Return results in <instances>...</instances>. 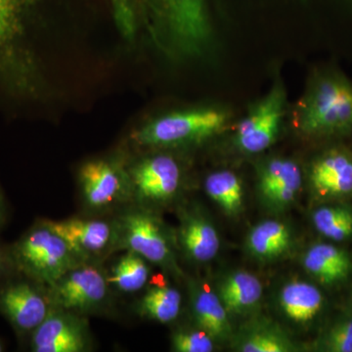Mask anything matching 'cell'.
Wrapping results in <instances>:
<instances>
[{
    "label": "cell",
    "mask_w": 352,
    "mask_h": 352,
    "mask_svg": "<svg viewBox=\"0 0 352 352\" xmlns=\"http://www.w3.org/2000/svg\"><path fill=\"white\" fill-rule=\"evenodd\" d=\"M122 231L126 247L152 263L164 264L170 258L168 242L156 220L144 212H135L122 219Z\"/></svg>",
    "instance_id": "obj_8"
},
{
    "label": "cell",
    "mask_w": 352,
    "mask_h": 352,
    "mask_svg": "<svg viewBox=\"0 0 352 352\" xmlns=\"http://www.w3.org/2000/svg\"><path fill=\"white\" fill-rule=\"evenodd\" d=\"M3 220H4L3 199H2L1 191H0V227H1L2 223H3Z\"/></svg>",
    "instance_id": "obj_31"
},
{
    "label": "cell",
    "mask_w": 352,
    "mask_h": 352,
    "mask_svg": "<svg viewBox=\"0 0 352 352\" xmlns=\"http://www.w3.org/2000/svg\"><path fill=\"white\" fill-rule=\"evenodd\" d=\"M85 346L82 324L66 315L50 312L32 333L31 347L34 352H80L85 351Z\"/></svg>",
    "instance_id": "obj_9"
},
{
    "label": "cell",
    "mask_w": 352,
    "mask_h": 352,
    "mask_svg": "<svg viewBox=\"0 0 352 352\" xmlns=\"http://www.w3.org/2000/svg\"><path fill=\"white\" fill-rule=\"evenodd\" d=\"M289 230L283 223L268 220L252 229L248 245L256 256L270 258L283 254L289 248Z\"/></svg>",
    "instance_id": "obj_17"
},
{
    "label": "cell",
    "mask_w": 352,
    "mask_h": 352,
    "mask_svg": "<svg viewBox=\"0 0 352 352\" xmlns=\"http://www.w3.org/2000/svg\"><path fill=\"white\" fill-rule=\"evenodd\" d=\"M18 273L52 286L75 266L68 245L47 224H38L10 248Z\"/></svg>",
    "instance_id": "obj_1"
},
{
    "label": "cell",
    "mask_w": 352,
    "mask_h": 352,
    "mask_svg": "<svg viewBox=\"0 0 352 352\" xmlns=\"http://www.w3.org/2000/svg\"><path fill=\"white\" fill-rule=\"evenodd\" d=\"M302 184V173L300 168L291 161H286L281 175L274 183L272 188L265 194L266 198L276 205H286L298 193Z\"/></svg>",
    "instance_id": "obj_22"
},
{
    "label": "cell",
    "mask_w": 352,
    "mask_h": 352,
    "mask_svg": "<svg viewBox=\"0 0 352 352\" xmlns=\"http://www.w3.org/2000/svg\"><path fill=\"white\" fill-rule=\"evenodd\" d=\"M148 278L149 268L144 261L138 254L131 252L127 256L120 258L117 265L113 268L110 282L120 291L131 293L143 288Z\"/></svg>",
    "instance_id": "obj_20"
},
{
    "label": "cell",
    "mask_w": 352,
    "mask_h": 352,
    "mask_svg": "<svg viewBox=\"0 0 352 352\" xmlns=\"http://www.w3.org/2000/svg\"><path fill=\"white\" fill-rule=\"evenodd\" d=\"M175 351L179 352H210L214 351L212 337L205 331L176 333L173 339Z\"/></svg>",
    "instance_id": "obj_23"
},
{
    "label": "cell",
    "mask_w": 352,
    "mask_h": 352,
    "mask_svg": "<svg viewBox=\"0 0 352 352\" xmlns=\"http://www.w3.org/2000/svg\"><path fill=\"white\" fill-rule=\"evenodd\" d=\"M300 124L310 133L349 129L352 126V87L337 78L317 83L303 101Z\"/></svg>",
    "instance_id": "obj_2"
},
{
    "label": "cell",
    "mask_w": 352,
    "mask_h": 352,
    "mask_svg": "<svg viewBox=\"0 0 352 352\" xmlns=\"http://www.w3.org/2000/svg\"><path fill=\"white\" fill-rule=\"evenodd\" d=\"M0 314L24 335L34 332L50 311L45 298L34 284L10 280L0 285Z\"/></svg>",
    "instance_id": "obj_4"
},
{
    "label": "cell",
    "mask_w": 352,
    "mask_h": 352,
    "mask_svg": "<svg viewBox=\"0 0 352 352\" xmlns=\"http://www.w3.org/2000/svg\"><path fill=\"white\" fill-rule=\"evenodd\" d=\"M226 122V113L214 109L189 111L164 116L136 133L141 144L175 145L208 138Z\"/></svg>",
    "instance_id": "obj_3"
},
{
    "label": "cell",
    "mask_w": 352,
    "mask_h": 352,
    "mask_svg": "<svg viewBox=\"0 0 352 352\" xmlns=\"http://www.w3.org/2000/svg\"><path fill=\"white\" fill-rule=\"evenodd\" d=\"M351 163V160L346 155L338 154V153L329 155L315 164L314 170H312V182L314 185L318 184L323 180L327 179L330 176L339 173Z\"/></svg>",
    "instance_id": "obj_27"
},
{
    "label": "cell",
    "mask_w": 352,
    "mask_h": 352,
    "mask_svg": "<svg viewBox=\"0 0 352 352\" xmlns=\"http://www.w3.org/2000/svg\"><path fill=\"white\" fill-rule=\"evenodd\" d=\"M206 191L227 214H236L242 207V184L238 176L231 171H217L208 176Z\"/></svg>",
    "instance_id": "obj_18"
},
{
    "label": "cell",
    "mask_w": 352,
    "mask_h": 352,
    "mask_svg": "<svg viewBox=\"0 0 352 352\" xmlns=\"http://www.w3.org/2000/svg\"><path fill=\"white\" fill-rule=\"evenodd\" d=\"M310 251L327 261L333 267L349 275V270H351V261L346 252L342 250L337 249L331 245L319 244L314 245Z\"/></svg>",
    "instance_id": "obj_29"
},
{
    "label": "cell",
    "mask_w": 352,
    "mask_h": 352,
    "mask_svg": "<svg viewBox=\"0 0 352 352\" xmlns=\"http://www.w3.org/2000/svg\"><path fill=\"white\" fill-rule=\"evenodd\" d=\"M284 98L281 87L273 88L241 122L237 131V144L243 151L259 153L274 142L283 117Z\"/></svg>",
    "instance_id": "obj_5"
},
{
    "label": "cell",
    "mask_w": 352,
    "mask_h": 352,
    "mask_svg": "<svg viewBox=\"0 0 352 352\" xmlns=\"http://www.w3.org/2000/svg\"><path fill=\"white\" fill-rule=\"evenodd\" d=\"M180 179L179 166L168 156L146 159L134 168L132 173L139 200L155 203L173 198L179 188Z\"/></svg>",
    "instance_id": "obj_7"
},
{
    "label": "cell",
    "mask_w": 352,
    "mask_h": 352,
    "mask_svg": "<svg viewBox=\"0 0 352 352\" xmlns=\"http://www.w3.org/2000/svg\"><path fill=\"white\" fill-rule=\"evenodd\" d=\"M244 352H285L289 346L281 338L271 333H258L252 335L242 346Z\"/></svg>",
    "instance_id": "obj_25"
},
{
    "label": "cell",
    "mask_w": 352,
    "mask_h": 352,
    "mask_svg": "<svg viewBox=\"0 0 352 352\" xmlns=\"http://www.w3.org/2000/svg\"><path fill=\"white\" fill-rule=\"evenodd\" d=\"M263 295L261 281L247 272L234 273L220 288V300L226 311L242 312L254 307Z\"/></svg>",
    "instance_id": "obj_13"
},
{
    "label": "cell",
    "mask_w": 352,
    "mask_h": 352,
    "mask_svg": "<svg viewBox=\"0 0 352 352\" xmlns=\"http://www.w3.org/2000/svg\"><path fill=\"white\" fill-rule=\"evenodd\" d=\"M46 224L68 245L74 256L87 258L105 250L113 239V229L100 220L67 219Z\"/></svg>",
    "instance_id": "obj_10"
},
{
    "label": "cell",
    "mask_w": 352,
    "mask_h": 352,
    "mask_svg": "<svg viewBox=\"0 0 352 352\" xmlns=\"http://www.w3.org/2000/svg\"><path fill=\"white\" fill-rule=\"evenodd\" d=\"M324 195H342L352 191V162L339 173L314 185Z\"/></svg>",
    "instance_id": "obj_26"
},
{
    "label": "cell",
    "mask_w": 352,
    "mask_h": 352,
    "mask_svg": "<svg viewBox=\"0 0 352 352\" xmlns=\"http://www.w3.org/2000/svg\"><path fill=\"white\" fill-rule=\"evenodd\" d=\"M83 194L89 206L106 207L119 201L124 194V182L120 171L107 162H90L80 171Z\"/></svg>",
    "instance_id": "obj_11"
},
{
    "label": "cell",
    "mask_w": 352,
    "mask_h": 352,
    "mask_svg": "<svg viewBox=\"0 0 352 352\" xmlns=\"http://www.w3.org/2000/svg\"><path fill=\"white\" fill-rule=\"evenodd\" d=\"M193 310L198 323L212 338H224L230 332L223 303L212 292L197 289L193 295Z\"/></svg>",
    "instance_id": "obj_16"
},
{
    "label": "cell",
    "mask_w": 352,
    "mask_h": 352,
    "mask_svg": "<svg viewBox=\"0 0 352 352\" xmlns=\"http://www.w3.org/2000/svg\"><path fill=\"white\" fill-rule=\"evenodd\" d=\"M51 287L54 302L65 309L96 307L107 294L105 278L94 267L73 268Z\"/></svg>",
    "instance_id": "obj_6"
},
{
    "label": "cell",
    "mask_w": 352,
    "mask_h": 352,
    "mask_svg": "<svg viewBox=\"0 0 352 352\" xmlns=\"http://www.w3.org/2000/svg\"><path fill=\"white\" fill-rule=\"evenodd\" d=\"M326 349L333 352H352V319L338 324L328 333Z\"/></svg>",
    "instance_id": "obj_28"
},
{
    "label": "cell",
    "mask_w": 352,
    "mask_h": 352,
    "mask_svg": "<svg viewBox=\"0 0 352 352\" xmlns=\"http://www.w3.org/2000/svg\"><path fill=\"white\" fill-rule=\"evenodd\" d=\"M182 242L189 256L201 263L214 258L220 245L214 226L200 217H191L184 222Z\"/></svg>",
    "instance_id": "obj_15"
},
{
    "label": "cell",
    "mask_w": 352,
    "mask_h": 352,
    "mask_svg": "<svg viewBox=\"0 0 352 352\" xmlns=\"http://www.w3.org/2000/svg\"><path fill=\"white\" fill-rule=\"evenodd\" d=\"M182 296L168 287H155L142 300V309L151 318L162 323L175 320L179 314Z\"/></svg>",
    "instance_id": "obj_19"
},
{
    "label": "cell",
    "mask_w": 352,
    "mask_h": 352,
    "mask_svg": "<svg viewBox=\"0 0 352 352\" xmlns=\"http://www.w3.org/2000/svg\"><path fill=\"white\" fill-rule=\"evenodd\" d=\"M280 302L289 318L298 322H307L320 311L323 298L318 289L312 285L294 282L285 287Z\"/></svg>",
    "instance_id": "obj_14"
},
{
    "label": "cell",
    "mask_w": 352,
    "mask_h": 352,
    "mask_svg": "<svg viewBox=\"0 0 352 352\" xmlns=\"http://www.w3.org/2000/svg\"><path fill=\"white\" fill-rule=\"evenodd\" d=\"M11 270L17 272L15 265H14L12 256H11V249L7 250V251L0 249V278L8 274Z\"/></svg>",
    "instance_id": "obj_30"
},
{
    "label": "cell",
    "mask_w": 352,
    "mask_h": 352,
    "mask_svg": "<svg viewBox=\"0 0 352 352\" xmlns=\"http://www.w3.org/2000/svg\"><path fill=\"white\" fill-rule=\"evenodd\" d=\"M303 264L307 271H309L315 277L318 278L323 283H335V282H339L347 277L346 273L333 267L310 250L303 258Z\"/></svg>",
    "instance_id": "obj_24"
},
{
    "label": "cell",
    "mask_w": 352,
    "mask_h": 352,
    "mask_svg": "<svg viewBox=\"0 0 352 352\" xmlns=\"http://www.w3.org/2000/svg\"><path fill=\"white\" fill-rule=\"evenodd\" d=\"M3 344H2V340H0V352L3 351Z\"/></svg>",
    "instance_id": "obj_32"
},
{
    "label": "cell",
    "mask_w": 352,
    "mask_h": 352,
    "mask_svg": "<svg viewBox=\"0 0 352 352\" xmlns=\"http://www.w3.org/2000/svg\"><path fill=\"white\" fill-rule=\"evenodd\" d=\"M314 221L317 230L336 241L346 239L352 234V214L340 208H322L315 212Z\"/></svg>",
    "instance_id": "obj_21"
},
{
    "label": "cell",
    "mask_w": 352,
    "mask_h": 352,
    "mask_svg": "<svg viewBox=\"0 0 352 352\" xmlns=\"http://www.w3.org/2000/svg\"><path fill=\"white\" fill-rule=\"evenodd\" d=\"M31 0H0V82L13 76L25 9Z\"/></svg>",
    "instance_id": "obj_12"
}]
</instances>
